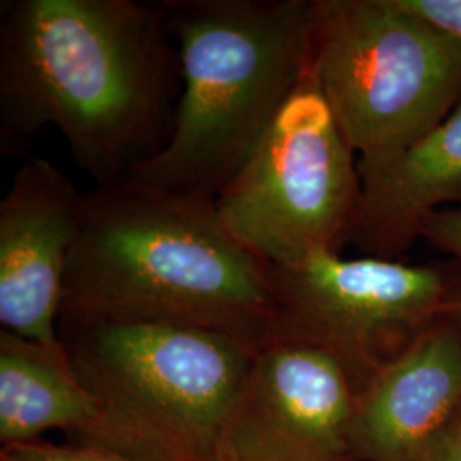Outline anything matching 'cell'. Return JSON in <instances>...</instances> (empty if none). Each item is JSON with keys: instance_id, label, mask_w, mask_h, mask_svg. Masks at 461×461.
Returning <instances> with one entry per match:
<instances>
[{"instance_id": "6da1fadb", "label": "cell", "mask_w": 461, "mask_h": 461, "mask_svg": "<svg viewBox=\"0 0 461 461\" xmlns=\"http://www.w3.org/2000/svg\"><path fill=\"white\" fill-rule=\"evenodd\" d=\"M159 2L11 0L0 9V152L45 127L96 186L125 182L171 139L182 67Z\"/></svg>"}, {"instance_id": "7a4b0ae2", "label": "cell", "mask_w": 461, "mask_h": 461, "mask_svg": "<svg viewBox=\"0 0 461 461\" xmlns=\"http://www.w3.org/2000/svg\"><path fill=\"white\" fill-rule=\"evenodd\" d=\"M60 321L186 325L258 350L277 335L270 267L230 234L214 198L133 180L84 194Z\"/></svg>"}, {"instance_id": "3957f363", "label": "cell", "mask_w": 461, "mask_h": 461, "mask_svg": "<svg viewBox=\"0 0 461 461\" xmlns=\"http://www.w3.org/2000/svg\"><path fill=\"white\" fill-rule=\"evenodd\" d=\"M182 95L165 149L127 180L215 198L306 74L314 0H163Z\"/></svg>"}, {"instance_id": "277c9868", "label": "cell", "mask_w": 461, "mask_h": 461, "mask_svg": "<svg viewBox=\"0 0 461 461\" xmlns=\"http://www.w3.org/2000/svg\"><path fill=\"white\" fill-rule=\"evenodd\" d=\"M77 378L132 461H217L258 348L173 323H59Z\"/></svg>"}, {"instance_id": "5b68a950", "label": "cell", "mask_w": 461, "mask_h": 461, "mask_svg": "<svg viewBox=\"0 0 461 461\" xmlns=\"http://www.w3.org/2000/svg\"><path fill=\"white\" fill-rule=\"evenodd\" d=\"M306 74L359 159L411 146L461 99V51L396 0H314Z\"/></svg>"}, {"instance_id": "8992f818", "label": "cell", "mask_w": 461, "mask_h": 461, "mask_svg": "<svg viewBox=\"0 0 461 461\" xmlns=\"http://www.w3.org/2000/svg\"><path fill=\"white\" fill-rule=\"evenodd\" d=\"M356 152L308 74L214 198L230 234L268 267L340 251L359 203Z\"/></svg>"}, {"instance_id": "52a82bcc", "label": "cell", "mask_w": 461, "mask_h": 461, "mask_svg": "<svg viewBox=\"0 0 461 461\" xmlns=\"http://www.w3.org/2000/svg\"><path fill=\"white\" fill-rule=\"evenodd\" d=\"M461 268L403 264L320 249L291 267H270L277 310L276 339L333 354L357 393L434 321L445 316Z\"/></svg>"}, {"instance_id": "ba28073f", "label": "cell", "mask_w": 461, "mask_h": 461, "mask_svg": "<svg viewBox=\"0 0 461 461\" xmlns=\"http://www.w3.org/2000/svg\"><path fill=\"white\" fill-rule=\"evenodd\" d=\"M357 384L333 354L274 339L249 369L217 461H359L350 426Z\"/></svg>"}, {"instance_id": "9c48e42d", "label": "cell", "mask_w": 461, "mask_h": 461, "mask_svg": "<svg viewBox=\"0 0 461 461\" xmlns=\"http://www.w3.org/2000/svg\"><path fill=\"white\" fill-rule=\"evenodd\" d=\"M83 200L62 169L28 158L0 202L2 329L55 354L66 352L59 321Z\"/></svg>"}, {"instance_id": "30bf717a", "label": "cell", "mask_w": 461, "mask_h": 461, "mask_svg": "<svg viewBox=\"0 0 461 461\" xmlns=\"http://www.w3.org/2000/svg\"><path fill=\"white\" fill-rule=\"evenodd\" d=\"M461 407V331L447 316L359 390L350 438L359 461H420Z\"/></svg>"}, {"instance_id": "8fae6325", "label": "cell", "mask_w": 461, "mask_h": 461, "mask_svg": "<svg viewBox=\"0 0 461 461\" xmlns=\"http://www.w3.org/2000/svg\"><path fill=\"white\" fill-rule=\"evenodd\" d=\"M357 167L361 194L344 245L396 260L422 238L429 215L461 205V99L411 146Z\"/></svg>"}, {"instance_id": "7c38bea8", "label": "cell", "mask_w": 461, "mask_h": 461, "mask_svg": "<svg viewBox=\"0 0 461 461\" xmlns=\"http://www.w3.org/2000/svg\"><path fill=\"white\" fill-rule=\"evenodd\" d=\"M51 429L74 430L86 445L125 456L112 419L67 359V354L2 330L0 441L2 449L34 443ZM127 458V456H125Z\"/></svg>"}, {"instance_id": "4fadbf2b", "label": "cell", "mask_w": 461, "mask_h": 461, "mask_svg": "<svg viewBox=\"0 0 461 461\" xmlns=\"http://www.w3.org/2000/svg\"><path fill=\"white\" fill-rule=\"evenodd\" d=\"M461 51V0H396Z\"/></svg>"}, {"instance_id": "5bb4252c", "label": "cell", "mask_w": 461, "mask_h": 461, "mask_svg": "<svg viewBox=\"0 0 461 461\" xmlns=\"http://www.w3.org/2000/svg\"><path fill=\"white\" fill-rule=\"evenodd\" d=\"M2 451L17 461H132L113 451L87 445L55 446L34 441L28 445L4 447Z\"/></svg>"}, {"instance_id": "9a60e30c", "label": "cell", "mask_w": 461, "mask_h": 461, "mask_svg": "<svg viewBox=\"0 0 461 461\" xmlns=\"http://www.w3.org/2000/svg\"><path fill=\"white\" fill-rule=\"evenodd\" d=\"M422 240L449 255L461 268V205L429 215L422 226Z\"/></svg>"}, {"instance_id": "2e32d148", "label": "cell", "mask_w": 461, "mask_h": 461, "mask_svg": "<svg viewBox=\"0 0 461 461\" xmlns=\"http://www.w3.org/2000/svg\"><path fill=\"white\" fill-rule=\"evenodd\" d=\"M420 461H461V407Z\"/></svg>"}, {"instance_id": "e0dca14e", "label": "cell", "mask_w": 461, "mask_h": 461, "mask_svg": "<svg viewBox=\"0 0 461 461\" xmlns=\"http://www.w3.org/2000/svg\"><path fill=\"white\" fill-rule=\"evenodd\" d=\"M446 313L456 323V327L461 331V274L460 277L455 282V287H453V293L449 297V304H447Z\"/></svg>"}, {"instance_id": "ac0fdd59", "label": "cell", "mask_w": 461, "mask_h": 461, "mask_svg": "<svg viewBox=\"0 0 461 461\" xmlns=\"http://www.w3.org/2000/svg\"><path fill=\"white\" fill-rule=\"evenodd\" d=\"M0 461H17L11 456V455H7L5 451H2V455H0Z\"/></svg>"}]
</instances>
